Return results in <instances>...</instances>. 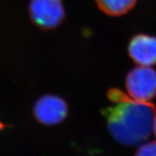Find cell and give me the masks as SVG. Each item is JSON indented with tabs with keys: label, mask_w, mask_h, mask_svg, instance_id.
<instances>
[{
	"label": "cell",
	"mask_w": 156,
	"mask_h": 156,
	"mask_svg": "<svg viewBox=\"0 0 156 156\" xmlns=\"http://www.w3.org/2000/svg\"><path fill=\"white\" fill-rule=\"evenodd\" d=\"M128 54L140 66L151 67L156 64V36L137 34L128 44Z\"/></svg>",
	"instance_id": "5b68a950"
},
{
	"label": "cell",
	"mask_w": 156,
	"mask_h": 156,
	"mask_svg": "<svg viewBox=\"0 0 156 156\" xmlns=\"http://www.w3.org/2000/svg\"><path fill=\"white\" fill-rule=\"evenodd\" d=\"M153 131L155 133V136H156V115L155 116V119H154V122H153Z\"/></svg>",
	"instance_id": "ba28073f"
},
{
	"label": "cell",
	"mask_w": 156,
	"mask_h": 156,
	"mask_svg": "<svg viewBox=\"0 0 156 156\" xmlns=\"http://www.w3.org/2000/svg\"><path fill=\"white\" fill-rule=\"evenodd\" d=\"M126 87L132 98L150 102L156 97V72L151 67H134L126 75Z\"/></svg>",
	"instance_id": "7a4b0ae2"
},
{
	"label": "cell",
	"mask_w": 156,
	"mask_h": 156,
	"mask_svg": "<svg viewBox=\"0 0 156 156\" xmlns=\"http://www.w3.org/2000/svg\"><path fill=\"white\" fill-rule=\"evenodd\" d=\"M103 13L113 17L122 16L133 9L137 0H95Z\"/></svg>",
	"instance_id": "8992f818"
},
{
	"label": "cell",
	"mask_w": 156,
	"mask_h": 156,
	"mask_svg": "<svg viewBox=\"0 0 156 156\" xmlns=\"http://www.w3.org/2000/svg\"><path fill=\"white\" fill-rule=\"evenodd\" d=\"M112 106L103 110L111 135L122 145H134L147 140L153 132L155 105L132 98L117 88L107 93Z\"/></svg>",
	"instance_id": "6da1fadb"
},
{
	"label": "cell",
	"mask_w": 156,
	"mask_h": 156,
	"mask_svg": "<svg viewBox=\"0 0 156 156\" xmlns=\"http://www.w3.org/2000/svg\"><path fill=\"white\" fill-rule=\"evenodd\" d=\"M34 113L36 119L44 125L51 126L59 124L68 115V106L61 97L46 95L36 102Z\"/></svg>",
	"instance_id": "277c9868"
},
{
	"label": "cell",
	"mask_w": 156,
	"mask_h": 156,
	"mask_svg": "<svg viewBox=\"0 0 156 156\" xmlns=\"http://www.w3.org/2000/svg\"><path fill=\"white\" fill-rule=\"evenodd\" d=\"M29 12L33 23L44 30L56 28L65 17L62 0H30Z\"/></svg>",
	"instance_id": "3957f363"
},
{
	"label": "cell",
	"mask_w": 156,
	"mask_h": 156,
	"mask_svg": "<svg viewBox=\"0 0 156 156\" xmlns=\"http://www.w3.org/2000/svg\"><path fill=\"white\" fill-rule=\"evenodd\" d=\"M134 156H156V141L140 146Z\"/></svg>",
	"instance_id": "52a82bcc"
}]
</instances>
